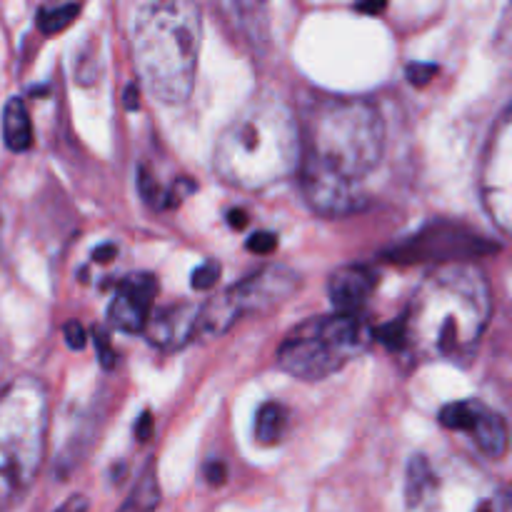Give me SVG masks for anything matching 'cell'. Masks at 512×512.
I'll return each mask as SVG.
<instances>
[{
  "label": "cell",
  "instance_id": "23",
  "mask_svg": "<svg viewBox=\"0 0 512 512\" xmlns=\"http://www.w3.org/2000/svg\"><path fill=\"white\" fill-rule=\"evenodd\" d=\"M435 65H410L408 68V78H410V83L413 85H425L430 80V75H435Z\"/></svg>",
  "mask_w": 512,
  "mask_h": 512
},
{
  "label": "cell",
  "instance_id": "15",
  "mask_svg": "<svg viewBox=\"0 0 512 512\" xmlns=\"http://www.w3.org/2000/svg\"><path fill=\"white\" fill-rule=\"evenodd\" d=\"M3 138L13 153H25L33 145V123L28 108L20 98L8 100L3 113Z\"/></svg>",
  "mask_w": 512,
  "mask_h": 512
},
{
  "label": "cell",
  "instance_id": "17",
  "mask_svg": "<svg viewBox=\"0 0 512 512\" xmlns=\"http://www.w3.org/2000/svg\"><path fill=\"white\" fill-rule=\"evenodd\" d=\"M160 505V490L158 480L153 473H145L143 480L138 483V488L130 493L128 503L123 505L120 512H153Z\"/></svg>",
  "mask_w": 512,
  "mask_h": 512
},
{
  "label": "cell",
  "instance_id": "5",
  "mask_svg": "<svg viewBox=\"0 0 512 512\" xmlns=\"http://www.w3.org/2000/svg\"><path fill=\"white\" fill-rule=\"evenodd\" d=\"M48 403L35 380L0 395V512L13 508L38 475L45 453Z\"/></svg>",
  "mask_w": 512,
  "mask_h": 512
},
{
  "label": "cell",
  "instance_id": "6",
  "mask_svg": "<svg viewBox=\"0 0 512 512\" xmlns=\"http://www.w3.org/2000/svg\"><path fill=\"white\" fill-rule=\"evenodd\" d=\"M370 328L358 315L335 313L308 320L283 340L278 365L300 380H325L370 343Z\"/></svg>",
  "mask_w": 512,
  "mask_h": 512
},
{
  "label": "cell",
  "instance_id": "13",
  "mask_svg": "<svg viewBox=\"0 0 512 512\" xmlns=\"http://www.w3.org/2000/svg\"><path fill=\"white\" fill-rule=\"evenodd\" d=\"M198 308L193 303L170 305L163 313L148 320V340L160 350H178L185 343L195 340V323H198Z\"/></svg>",
  "mask_w": 512,
  "mask_h": 512
},
{
  "label": "cell",
  "instance_id": "28",
  "mask_svg": "<svg viewBox=\"0 0 512 512\" xmlns=\"http://www.w3.org/2000/svg\"><path fill=\"white\" fill-rule=\"evenodd\" d=\"M358 10H363V13H380V10H385V3H370V5H358Z\"/></svg>",
  "mask_w": 512,
  "mask_h": 512
},
{
  "label": "cell",
  "instance_id": "4",
  "mask_svg": "<svg viewBox=\"0 0 512 512\" xmlns=\"http://www.w3.org/2000/svg\"><path fill=\"white\" fill-rule=\"evenodd\" d=\"M133 58L145 88L163 103H183L198 73L203 20L193 3H145L133 13Z\"/></svg>",
  "mask_w": 512,
  "mask_h": 512
},
{
  "label": "cell",
  "instance_id": "22",
  "mask_svg": "<svg viewBox=\"0 0 512 512\" xmlns=\"http://www.w3.org/2000/svg\"><path fill=\"white\" fill-rule=\"evenodd\" d=\"M65 340H68L70 348H75V350H80L85 345V340L88 338H85V330L78 320H70V323L65 325Z\"/></svg>",
  "mask_w": 512,
  "mask_h": 512
},
{
  "label": "cell",
  "instance_id": "29",
  "mask_svg": "<svg viewBox=\"0 0 512 512\" xmlns=\"http://www.w3.org/2000/svg\"><path fill=\"white\" fill-rule=\"evenodd\" d=\"M128 108H138V90H135V85H130L128 88Z\"/></svg>",
  "mask_w": 512,
  "mask_h": 512
},
{
  "label": "cell",
  "instance_id": "18",
  "mask_svg": "<svg viewBox=\"0 0 512 512\" xmlns=\"http://www.w3.org/2000/svg\"><path fill=\"white\" fill-rule=\"evenodd\" d=\"M80 13V5L65 3V5H50L38 13V25L45 35L60 33V30L68 28L75 20V15Z\"/></svg>",
  "mask_w": 512,
  "mask_h": 512
},
{
  "label": "cell",
  "instance_id": "9",
  "mask_svg": "<svg viewBox=\"0 0 512 512\" xmlns=\"http://www.w3.org/2000/svg\"><path fill=\"white\" fill-rule=\"evenodd\" d=\"M483 198L495 223L512 233V108L500 118L485 150Z\"/></svg>",
  "mask_w": 512,
  "mask_h": 512
},
{
  "label": "cell",
  "instance_id": "1",
  "mask_svg": "<svg viewBox=\"0 0 512 512\" xmlns=\"http://www.w3.org/2000/svg\"><path fill=\"white\" fill-rule=\"evenodd\" d=\"M385 150V125L368 100H320L300 133V188L320 215L358 213L368 205L365 180Z\"/></svg>",
  "mask_w": 512,
  "mask_h": 512
},
{
  "label": "cell",
  "instance_id": "8",
  "mask_svg": "<svg viewBox=\"0 0 512 512\" xmlns=\"http://www.w3.org/2000/svg\"><path fill=\"white\" fill-rule=\"evenodd\" d=\"M418 505H425V512H505V493L475 465L450 460L433 468Z\"/></svg>",
  "mask_w": 512,
  "mask_h": 512
},
{
  "label": "cell",
  "instance_id": "3",
  "mask_svg": "<svg viewBox=\"0 0 512 512\" xmlns=\"http://www.w3.org/2000/svg\"><path fill=\"white\" fill-rule=\"evenodd\" d=\"M300 165V128L288 105L258 98L245 105L220 133L213 170L240 190H263Z\"/></svg>",
  "mask_w": 512,
  "mask_h": 512
},
{
  "label": "cell",
  "instance_id": "21",
  "mask_svg": "<svg viewBox=\"0 0 512 512\" xmlns=\"http://www.w3.org/2000/svg\"><path fill=\"white\" fill-rule=\"evenodd\" d=\"M95 348H98V358L100 363L105 365V368H113L115 363V350L110 348V340L108 335H105V330H95Z\"/></svg>",
  "mask_w": 512,
  "mask_h": 512
},
{
  "label": "cell",
  "instance_id": "20",
  "mask_svg": "<svg viewBox=\"0 0 512 512\" xmlns=\"http://www.w3.org/2000/svg\"><path fill=\"white\" fill-rule=\"evenodd\" d=\"M275 248H278V238L273 233H255L248 240V250L255 255H270Z\"/></svg>",
  "mask_w": 512,
  "mask_h": 512
},
{
  "label": "cell",
  "instance_id": "30",
  "mask_svg": "<svg viewBox=\"0 0 512 512\" xmlns=\"http://www.w3.org/2000/svg\"><path fill=\"white\" fill-rule=\"evenodd\" d=\"M505 512H512V495H505Z\"/></svg>",
  "mask_w": 512,
  "mask_h": 512
},
{
  "label": "cell",
  "instance_id": "26",
  "mask_svg": "<svg viewBox=\"0 0 512 512\" xmlns=\"http://www.w3.org/2000/svg\"><path fill=\"white\" fill-rule=\"evenodd\" d=\"M228 220L233 228H245V223H248V215H245L243 210H230Z\"/></svg>",
  "mask_w": 512,
  "mask_h": 512
},
{
  "label": "cell",
  "instance_id": "27",
  "mask_svg": "<svg viewBox=\"0 0 512 512\" xmlns=\"http://www.w3.org/2000/svg\"><path fill=\"white\" fill-rule=\"evenodd\" d=\"M148 435H150V415L145 413L143 418H140V423H138V438L148 440Z\"/></svg>",
  "mask_w": 512,
  "mask_h": 512
},
{
  "label": "cell",
  "instance_id": "10",
  "mask_svg": "<svg viewBox=\"0 0 512 512\" xmlns=\"http://www.w3.org/2000/svg\"><path fill=\"white\" fill-rule=\"evenodd\" d=\"M440 423L450 430L468 433L480 453L493 460L503 458L510 448V430L505 420L480 400H458V403L445 405Z\"/></svg>",
  "mask_w": 512,
  "mask_h": 512
},
{
  "label": "cell",
  "instance_id": "7",
  "mask_svg": "<svg viewBox=\"0 0 512 512\" xmlns=\"http://www.w3.org/2000/svg\"><path fill=\"white\" fill-rule=\"evenodd\" d=\"M298 288V275L283 265H270L233 285L223 295L198 308L195 338H215L225 333L238 318L250 313H268Z\"/></svg>",
  "mask_w": 512,
  "mask_h": 512
},
{
  "label": "cell",
  "instance_id": "2",
  "mask_svg": "<svg viewBox=\"0 0 512 512\" xmlns=\"http://www.w3.org/2000/svg\"><path fill=\"white\" fill-rule=\"evenodd\" d=\"M493 310L488 278L470 263L443 265L420 283L408 310L395 320L400 348L420 360L468 358Z\"/></svg>",
  "mask_w": 512,
  "mask_h": 512
},
{
  "label": "cell",
  "instance_id": "19",
  "mask_svg": "<svg viewBox=\"0 0 512 512\" xmlns=\"http://www.w3.org/2000/svg\"><path fill=\"white\" fill-rule=\"evenodd\" d=\"M218 278H220V265L213 263V260H208V263H203L198 270H195L190 283H193L195 290H208L218 283Z\"/></svg>",
  "mask_w": 512,
  "mask_h": 512
},
{
  "label": "cell",
  "instance_id": "12",
  "mask_svg": "<svg viewBox=\"0 0 512 512\" xmlns=\"http://www.w3.org/2000/svg\"><path fill=\"white\" fill-rule=\"evenodd\" d=\"M158 293V280L150 273H135L120 280L108 305V320L120 333H140L150 320V305Z\"/></svg>",
  "mask_w": 512,
  "mask_h": 512
},
{
  "label": "cell",
  "instance_id": "24",
  "mask_svg": "<svg viewBox=\"0 0 512 512\" xmlns=\"http://www.w3.org/2000/svg\"><path fill=\"white\" fill-rule=\"evenodd\" d=\"M55 512H88V500L83 495H73V498L65 500Z\"/></svg>",
  "mask_w": 512,
  "mask_h": 512
},
{
  "label": "cell",
  "instance_id": "25",
  "mask_svg": "<svg viewBox=\"0 0 512 512\" xmlns=\"http://www.w3.org/2000/svg\"><path fill=\"white\" fill-rule=\"evenodd\" d=\"M205 475H208V483L220 485L225 480V465L220 463V460H210L208 470H205Z\"/></svg>",
  "mask_w": 512,
  "mask_h": 512
},
{
  "label": "cell",
  "instance_id": "14",
  "mask_svg": "<svg viewBox=\"0 0 512 512\" xmlns=\"http://www.w3.org/2000/svg\"><path fill=\"white\" fill-rule=\"evenodd\" d=\"M375 283H378V278H375L370 268H365V265H345V268L335 270L330 275V300L338 308V313L355 315V310H360L368 303V298L375 290Z\"/></svg>",
  "mask_w": 512,
  "mask_h": 512
},
{
  "label": "cell",
  "instance_id": "16",
  "mask_svg": "<svg viewBox=\"0 0 512 512\" xmlns=\"http://www.w3.org/2000/svg\"><path fill=\"white\" fill-rule=\"evenodd\" d=\"M290 425V413L280 403H265L255 415V440L260 445H278Z\"/></svg>",
  "mask_w": 512,
  "mask_h": 512
},
{
  "label": "cell",
  "instance_id": "11",
  "mask_svg": "<svg viewBox=\"0 0 512 512\" xmlns=\"http://www.w3.org/2000/svg\"><path fill=\"white\" fill-rule=\"evenodd\" d=\"M493 250L488 238L473 233L460 225H430L420 235L410 238L400 250H395V258L400 263H418V260H448V258H473V255Z\"/></svg>",
  "mask_w": 512,
  "mask_h": 512
}]
</instances>
